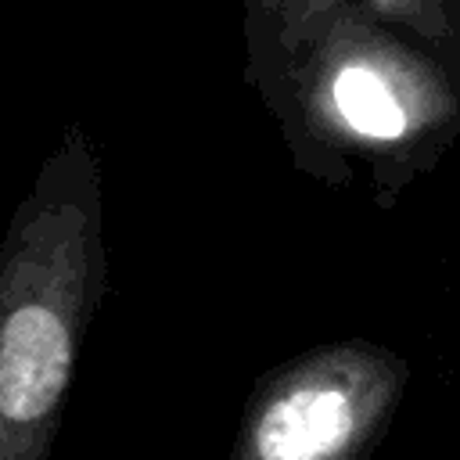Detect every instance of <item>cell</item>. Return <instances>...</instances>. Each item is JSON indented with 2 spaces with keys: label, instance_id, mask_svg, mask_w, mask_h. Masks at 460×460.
Wrapping results in <instances>:
<instances>
[{
  "label": "cell",
  "instance_id": "cell-1",
  "mask_svg": "<svg viewBox=\"0 0 460 460\" xmlns=\"http://www.w3.org/2000/svg\"><path fill=\"white\" fill-rule=\"evenodd\" d=\"M101 155L68 122L0 241V460H50L108 284Z\"/></svg>",
  "mask_w": 460,
  "mask_h": 460
},
{
  "label": "cell",
  "instance_id": "cell-2",
  "mask_svg": "<svg viewBox=\"0 0 460 460\" xmlns=\"http://www.w3.org/2000/svg\"><path fill=\"white\" fill-rule=\"evenodd\" d=\"M273 115L302 172L349 183L359 162L392 208L456 137L460 93L438 58L345 0L291 65Z\"/></svg>",
  "mask_w": 460,
  "mask_h": 460
},
{
  "label": "cell",
  "instance_id": "cell-3",
  "mask_svg": "<svg viewBox=\"0 0 460 460\" xmlns=\"http://www.w3.org/2000/svg\"><path fill=\"white\" fill-rule=\"evenodd\" d=\"M406 385L410 363L381 341L305 349L252 385L230 460H370Z\"/></svg>",
  "mask_w": 460,
  "mask_h": 460
},
{
  "label": "cell",
  "instance_id": "cell-4",
  "mask_svg": "<svg viewBox=\"0 0 460 460\" xmlns=\"http://www.w3.org/2000/svg\"><path fill=\"white\" fill-rule=\"evenodd\" d=\"M345 0H244V43H248V83L273 111L280 86Z\"/></svg>",
  "mask_w": 460,
  "mask_h": 460
},
{
  "label": "cell",
  "instance_id": "cell-5",
  "mask_svg": "<svg viewBox=\"0 0 460 460\" xmlns=\"http://www.w3.org/2000/svg\"><path fill=\"white\" fill-rule=\"evenodd\" d=\"M377 25L413 40L438 58L453 75L460 68V29L453 0H349Z\"/></svg>",
  "mask_w": 460,
  "mask_h": 460
}]
</instances>
